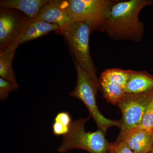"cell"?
<instances>
[{"label": "cell", "instance_id": "cell-1", "mask_svg": "<svg viewBox=\"0 0 153 153\" xmlns=\"http://www.w3.org/2000/svg\"><path fill=\"white\" fill-rule=\"evenodd\" d=\"M153 3L151 0L114 1L107 12L101 31L114 40L140 42L145 29L139 14L144 8Z\"/></svg>", "mask_w": 153, "mask_h": 153}, {"label": "cell", "instance_id": "cell-2", "mask_svg": "<svg viewBox=\"0 0 153 153\" xmlns=\"http://www.w3.org/2000/svg\"><path fill=\"white\" fill-rule=\"evenodd\" d=\"M93 31V25L90 22L74 21L58 34L65 38L73 60L89 74L100 90V80L96 75V68L89 49V36Z\"/></svg>", "mask_w": 153, "mask_h": 153}, {"label": "cell", "instance_id": "cell-3", "mask_svg": "<svg viewBox=\"0 0 153 153\" xmlns=\"http://www.w3.org/2000/svg\"><path fill=\"white\" fill-rule=\"evenodd\" d=\"M91 117L79 118L72 122L68 134L63 137V141L57 150L64 153L74 149H82L89 153H107L112 143L108 141L105 133L101 130L86 132L85 126Z\"/></svg>", "mask_w": 153, "mask_h": 153}, {"label": "cell", "instance_id": "cell-4", "mask_svg": "<svg viewBox=\"0 0 153 153\" xmlns=\"http://www.w3.org/2000/svg\"><path fill=\"white\" fill-rule=\"evenodd\" d=\"M77 81L74 90L69 93L72 97L79 99L85 105L88 109L91 117L93 118L99 129L104 133L111 127L117 126L120 128V120H113L104 117L100 111L97 103L96 96L100 90L97 84L89 74L74 60Z\"/></svg>", "mask_w": 153, "mask_h": 153}, {"label": "cell", "instance_id": "cell-5", "mask_svg": "<svg viewBox=\"0 0 153 153\" xmlns=\"http://www.w3.org/2000/svg\"><path fill=\"white\" fill-rule=\"evenodd\" d=\"M153 96V90L140 94L125 93L116 105L120 109V133L138 127Z\"/></svg>", "mask_w": 153, "mask_h": 153}, {"label": "cell", "instance_id": "cell-6", "mask_svg": "<svg viewBox=\"0 0 153 153\" xmlns=\"http://www.w3.org/2000/svg\"><path fill=\"white\" fill-rule=\"evenodd\" d=\"M114 1L68 0L67 10L73 21L90 22L94 30H101L107 12Z\"/></svg>", "mask_w": 153, "mask_h": 153}, {"label": "cell", "instance_id": "cell-7", "mask_svg": "<svg viewBox=\"0 0 153 153\" xmlns=\"http://www.w3.org/2000/svg\"><path fill=\"white\" fill-rule=\"evenodd\" d=\"M30 20L16 10L0 9V51L16 42L20 44L22 33Z\"/></svg>", "mask_w": 153, "mask_h": 153}, {"label": "cell", "instance_id": "cell-8", "mask_svg": "<svg viewBox=\"0 0 153 153\" xmlns=\"http://www.w3.org/2000/svg\"><path fill=\"white\" fill-rule=\"evenodd\" d=\"M67 7V1L49 0L41 8L35 19L58 25L60 28L58 33L74 21L68 13Z\"/></svg>", "mask_w": 153, "mask_h": 153}, {"label": "cell", "instance_id": "cell-9", "mask_svg": "<svg viewBox=\"0 0 153 153\" xmlns=\"http://www.w3.org/2000/svg\"><path fill=\"white\" fill-rule=\"evenodd\" d=\"M117 139L125 143L134 153H149L153 147V131L139 127L120 132Z\"/></svg>", "mask_w": 153, "mask_h": 153}, {"label": "cell", "instance_id": "cell-10", "mask_svg": "<svg viewBox=\"0 0 153 153\" xmlns=\"http://www.w3.org/2000/svg\"><path fill=\"white\" fill-rule=\"evenodd\" d=\"M48 0H1V8L12 9L20 11L31 19H36L41 8Z\"/></svg>", "mask_w": 153, "mask_h": 153}, {"label": "cell", "instance_id": "cell-11", "mask_svg": "<svg viewBox=\"0 0 153 153\" xmlns=\"http://www.w3.org/2000/svg\"><path fill=\"white\" fill-rule=\"evenodd\" d=\"M59 30V26L56 24H51L36 19H31L22 33L20 39V44L37 39L52 31L57 33Z\"/></svg>", "mask_w": 153, "mask_h": 153}, {"label": "cell", "instance_id": "cell-12", "mask_svg": "<svg viewBox=\"0 0 153 153\" xmlns=\"http://www.w3.org/2000/svg\"><path fill=\"white\" fill-rule=\"evenodd\" d=\"M124 90L128 94H140L153 90V76L146 71L131 70Z\"/></svg>", "mask_w": 153, "mask_h": 153}, {"label": "cell", "instance_id": "cell-13", "mask_svg": "<svg viewBox=\"0 0 153 153\" xmlns=\"http://www.w3.org/2000/svg\"><path fill=\"white\" fill-rule=\"evenodd\" d=\"M20 45L16 42L0 51V77L16 86H19L13 68V61L17 48Z\"/></svg>", "mask_w": 153, "mask_h": 153}, {"label": "cell", "instance_id": "cell-14", "mask_svg": "<svg viewBox=\"0 0 153 153\" xmlns=\"http://www.w3.org/2000/svg\"><path fill=\"white\" fill-rule=\"evenodd\" d=\"M131 71L118 68H109L103 71L100 78L125 88Z\"/></svg>", "mask_w": 153, "mask_h": 153}, {"label": "cell", "instance_id": "cell-15", "mask_svg": "<svg viewBox=\"0 0 153 153\" xmlns=\"http://www.w3.org/2000/svg\"><path fill=\"white\" fill-rule=\"evenodd\" d=\"M100 90L103 97L108 102L116 105L118 102L125 94L124 88L119 85L100 78Z\"/></svg>", "mask_w": 153, "mask_h": 153}, {"label": "cell", "instance_id": "cell-16", "mask_svg": "<svg viewBox=\"0 0 153 153\" xmlns=\"http://www.w3.org/2000/svg\"><path fill=\"white\" fill-rule=\"evenodd\" d=\"M138 127L153 131V96Z\"/></svg>", "mask_w": 153, "mask_h": 153}, {"label": "cell", "instance_id": "cell-17", "mask_svg": "<svg viewBox=\"0 0 153 153\" xmlns=\"http://www.w3.org/2000/svg\"><path fill=\"white\" fill-rule=\"evenodd\" d=\"M19 86H16L7 81L5 79L0 77V100H5L11 91H16Z\"/></svg>", "mask_w": 153, "mask_h": 153}, {"label": "cell", "instance_id": "cell-18", "mask_svg": "<svg viewBox=\"0 0 153 153\" xmlns=\"http://www.w3.org/2000/svg\"><path fill=\"white\" fill-rule=\"evenodd\" d=\"M111 149L114 153H134L125 143L118 139L115 142L112 143Z\"/></svg>", "mask_w": 153, "mask_h": 153}, {"label": "cell", "instance_id": "cell-19", "mask_svg": "<svg viewBox=\"0 0 153 153\" xmlns=\"http://www.w3.org/2000/svg\"><path fill=\"white\" fill-rule=\"evenodd\" d=\"M70 127L63 125L57 122L54 121L52 124V131L55 136H64L68 133Z\"/></svg>", "mask_w": 153, "mask_h": 153}, {"label": "cell", "instance_id": "cell-20", "mask_svg": "<svg viewBox=\"0 0 153 153\" xmlns=\"http://www.w3.org/2000/svg\"><path fill=\"white\" fill-rule=\"evenodd\" d=\"M54 121L57 122L61 124L68 127L71 126L72 123L70 115L66 111L60 112L57 114L55 118Z\"/></svg>", "mask_w": 153, "mask_h": 153}, {"label": "cell", "instance_id": "cell-21", "mask_svg": "<svg viewBox=\"0 0 153 153\" xmlns=\"http://www.w3.org/2000/svg\"><path fill=\"white\" fill-rule=\"evenodd\" d=\"M107 153H114V152L112 149H110L109 150L108 152Z\"/></svg>", "mask_w": 153, "mask_h": 153}, {"label": "cell", "instance_id": "cell-22", "mask_svg": "<svg viewBox=\"0 0 153 153\" xmlns=\"http://www.w3.org/2000/svg\"><path fill=\"white\" fill-rule=\"evenodd\" d=\"M150 153H153V147L152 149V151H151Z\"/></svg>", "mask_w": 153, "mask_h": 153}, {"label": "cell", "instance_id": "cell-23", "mask_svg": "<svg viewBox=\"0 0 153 153\" xmlns=\"http://www.w3.org/2000/svg\"><path fill=\"white\" fill-rule=\"evenodd\" d=\"M149 153H150V152Z\"/></svg>", "mask_w": 153, "mask_h": 153}]
</instances>
